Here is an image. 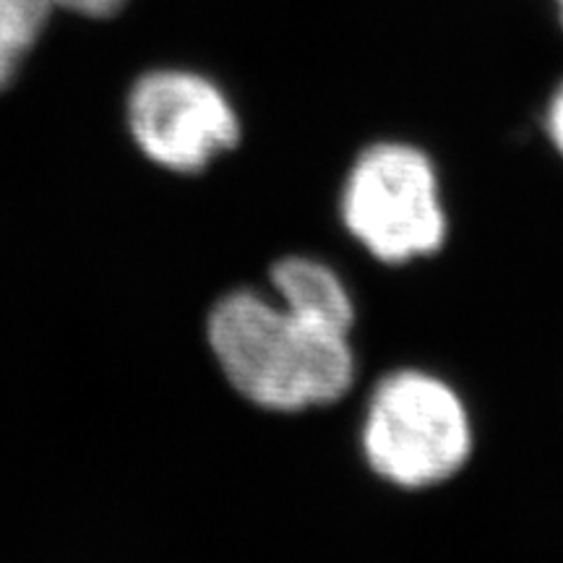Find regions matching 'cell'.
<instances>
[{
  "instance_id": "1",
  "label": "cell",
  "mask_w": 563,
  "mask_h": 563,
  "mask_svg": "<svg viewBox=\"0 0 563 563\" xmlns=\"http://www.w3.org/2000/svg\"><path fill=\"white\" fill-rule=\"evenodd\" d=\"M207 340L232 389L269 412L329 407L355 382L350 334L306 319L249 287L214 302Z\"/></svg>"
},
{
  "instance_id": "2",
  "label": "cell",
  "mask_w": 563,
  "mask_h": 563,
  "mask_svg": "<svg viewBox=\"0 0 563 563\" xmlns=\"http://www.w3.org/2000/svg\"><path fill=\"white\" fill-rule=\"evenodd\" d=\"M467 405L441 376L402 368L386 373L365 405L361 446L368 467L402 490L452 481L473 454Z\"/></svg>"
},
{
  "instance_id": "3",
  "label": "cell",
  "mask_w": 563,
  "mask_h": 563,
  "mask_svg": "<svg viewBox=\"0 0 563 563\" xmlns=\"http://www.w3.org/2000/svg\"><path fill=\"white\" fill-rule=\"evenodd\" d=\"M340 217L376 262L402 266L439 253L449 220L433 159L405 141H376L352 162Z\"/></svg>"
},
{
  "instance_id": "4",
  "label": "cell",
  "mask_w": 563,
  "mask_h": 563,
  "mask_svg": "<svg viewBox=\"0 0 563 563\" xmlns=\"http://www.w3.org/2000/svg\"><path fill=\"white\" fill-rule=\"evenodd\" d=\"M125 123L152 165L194 175L241 141V118L220 84L188 68H154L133 81Z\"/></svg>"
},
{
  "instance_id": "5",
  "label": "cell",
  "mask_w": 563,
  "mask_h": 563,
  "mask_svg": "<svg viewBox=\"0 0 563 563\" xmlns=\"http://www.w3.org/2000/svg\"><path fill=\"white\" fill-rule=\"evenodd\" d=\"M272 290L290 311L336 332L352 334L355 302L340 274L311 256H285L269 272Z\"/></svg>"
},
{
  "instance_id": "6",
  "label": "cell",
  "mask_w": 563,
  "mask_h": 563,
  "mask_svg": "<svg viewBox=\"0 0 563 563\" xmlns=\"http://www.w3.org/2000/svg\"><path fill=\"white\" fill-rule=\"evenodd\" d=\"M53 0H0V91L16 79L21 63L45 32Z\"/></svg>"
},
{
  "instance_id": "7",
  "label": "cell",
  "mask_w": 563,
  "mask_h": 563,
  "mask_svg": "<svg viewBox=\"0 0 563 563\" xmlns=\"http://www.w3.org/2000/svg\"><path fill=\"white\" fill-rule=\"evenodd\" d=\"M53 3L70 13H79V16L108 19V16H115L129 0H53Z\"/></svg>"
},
{
  "instance_id": "8",
  "label": "cell",
  "mask_w": 563,
  "mask_h": 563,
  "mask_svg": "<svg viewBox=\"0 0 563 563\" xmlns=\"http://www.w3.org/2000/svg\"><path fill=\"white\" fill-rule=\"evenodd\" d=\"M543 123H545L548 141H551L553 150L559 152V157H563V79L559 81V87L553 89L551 100H548Z\"/></svg>"
},
{
  "instance_id": "9",
  "label": "cell",
  "mask_w": 563,
  "mask_h": 563,
  "mask_svg": "<svg viewBox=\"0 0 563 563\" xmlns=\"http://www.w3.org/2000/svg\"><path fill=\"white\" fill-rule=\"evenodd\" d=\"M553 5H555V11H559V21L563 26V0H553Z\"/></svg>"
}]
</instances>
